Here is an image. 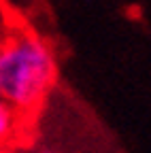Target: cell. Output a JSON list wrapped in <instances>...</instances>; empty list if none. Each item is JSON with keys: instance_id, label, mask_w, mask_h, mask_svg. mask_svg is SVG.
<instances>
[{"instance_id": "obj_1", "label": "cell", "mask_w": 151, "mask_h": 153, "mask_svg": "<svg viewBox=\"0 0 151 153\" xmlns=\"http://www.w3.org/2000/svg\"><path fill=\"white\" fill-rule=\"evenodd\" d=\"M55 47L34 28L13 24L0 41V98L19 117H32L58 83Z\"/></svg>"}, {"instance_id": "obj_3", "label": "cell", "mask_w": 151, "mask_h": 153, "mask_svg": "<svg viewBox=\"0 0 151 153\" xmlns=\"http://www.w3.org/2000/svg\"><path fill=\"white\" fill-rule=\"evenodd\" d=\"M11 26H13V24L9 22V15L4 13V7L0 4V41L4 38V34L9 32V28H11Z\"/></svg>"}, {"instance_id": "obj_2", "label": "cell", "mask_w": 151, "mask_h": 153, "mask_svg": "<svg viewBox=\"0 0 151 153\" xmlns=\"http://www.w3.org/2000/svg\"><path fill=\"white\" fill-rule=\"evenodd\" d=\"M19 123L22 117L0 98V147L7 145L11 138H15V134L19 132Z\"/></svg>"}]
</instances>
